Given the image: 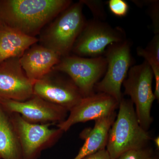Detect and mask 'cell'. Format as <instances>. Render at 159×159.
<instances>
[{
  "mask_svg": "<svg viewBox=\"0 0 159 159\" xmlns=\"http://www.w3.org/2000/svg\"><path fill=\"white\" fill-rule=\"evenodd\" d=\"M72 3L70 0H0V24L36 37Z\"/></svg>",
  "mask_w": 159,
  "mask_h": 159,
  "instance_id": "1",
  "label": "cell"
},
{
  "mask_svg": "<svg viewBox=\"0 0 159 159\" xmlns=\"http://www.w3.org/2000/svg\"><path fill=\"white\" fill-rule=\"evenodd\" d=\"M119 113L109 131L106 149L111 159H116L131 149L146 147L151 137L138 120L130 99L122 98Z\"/></svg>",
  "mask_w": 159,
  "mask_h": 159,
  "instance_id": "2",
  "label": "cell"
},
{
  "mask_svg": "<svg viewBox=\"0 0 159 159\" xmlns=\"http://www.w3.org/2000/svg\"><path fill=\"white\" fill-rule=\"evenodd\" d=\"M81 1L72 3L44 28L39 34L40 44L61 57L70 55L86 20Z\"/></svg>",
  "mask_w": 159,
  "mask_h": 159,
  "instance_id": "3",
  "label": "cell"
},
{
  "mask_svg": "<svg viewBox=\"0 0 159 159\" xmlns=\"http://www.w3.org/2000/svg\"><path fill=\"white\" fill-rule=\"evenodd\" d=\"M123 82L124 94L130 97L135 106L136 114L140 125L147 131L153 121L151 115L152 103L156 99L152 90L154 79L151 68L145 60L129 68Z\"/></svg>",
  "mask_w": 159,
  "mask_h": 159,
  "instance_id": "4",
  "label": "cell"
},
{
  "mask_svg": "<svg viewBox=\"0 0 159 159\" xmlns=\"http://www.w3.org/2000/svg\"><path fill=\"white\" fill-rule=\"evenodd\" d=\"M126 39L125 30L121 27H113L104 21L93 19L86 20L71 52L80 57H99L109 45Z\"/></svg>",
  "mask_w": 159,
  "mask_h": 159,
  "instance_id": "5",
  "label": "cell"
},
{
  "mask_svg": "<svg viewBox=\"0 0 159 159\" xmlns=\"http://www.w3.org/2000/svg\"><path fill=\"white\" fill-rule=\"evenodd\" d=\"M130 41L109 45L104 51L107 62L105 74L95 86V91L107 94L119 102L123 98L121 87L132 63Z\"/></svg>",
  "mask_w": 159,
  "mask_h": 159,
  "instance_id": "6",
  "label": "cell"
},
{
  "mask_svg": "<svg viewBox=\"0 0 159 159\" xmlns=\"http://www.w3.org/2000/svg\"><path fill=\"white\" fill-rule=\"evenodd\" d=\"M107 67L103 56L85 57L70 54L61 57L52 70L67 75L84 98L95 94V86L104 76Z\"/></svg>",
  "mask_w": 159,
  "mask_h": 159,
  "instance_id": "7",
  "label": "cell"
},
{
  "mask_svg": "<svg viewBox=\"0 0 159 159\" xmlns=\"http://www.w3.org/2000/svg\"><path fill=\"white\" fill-rule=\"evenodd\" d=\"M10 113L19 139L22 159H37L43 151L53 146L63 134L59 128H50L52 124L31 123L18 114Z\"/></svg>",
  "mask_w": 159,
  "mask_h": 159,
  "instance_id": "8",
  "label": "cell"
},
{
  "mask_svg": "<svg viewBox=\"0 0 159 159\" xmlns=\"http://www.w3.org/2000/svg\"><path fill=\"white\" fill-rule=\"evenodd\" d=\"M33 95L63 107L68 111L84 98L67 75L53 70L34 82Z\"/></svg>",
  "mask_w": 159,
  "mask_h": 159,
  "instance_id": "9",
  "label": "cell"
},
{
  "mask_svg": "<svg viewBox=\"0 0 159 159\" xmlns=\"http://www.w3.org/2000/svg\"><path fill=\"white\" fill-rule=\"evenodd\" d=\"M0 104L9 112L18 114L27 122L34 124H58L66 119L68 112L34 95L24 101L0 99Z\"/></svg>",
  "mask_w": 159,
  "mask_h": 159,
  "instance_id": "10",
  "label": "cell"
},
{
  "mask_svg": "<svg viewBox=\"0 0 159 159\" xmlns=\"http://www.w3.org/2000/svg\"><path fill=\"white\" fill-rule=\"evenodd\" d=\"M119 105L116 99L103 93L84 97L70 111L68 117L57 124V128L65 132L77 123L108 116L116 112Z\"/></svg>",
  "mask_w": 159,
  "mask_h": 159,
  "instance_id": "11",
  "label": "cell"
},
{
  "mask_svg": "<svg viewBox=\"0 0 159 159\" xmlns=\"http://www.w3.org/2000/svg\"><path fill=\"white\" fill-rule=\"evenodd\" d=\"M34 84L22 67L20 57L0 62V99L27 100L33 96Z\"/></svg>",
  "mask_w": 159,
  "mask_h": 159,
  "instance_id": "12",
  "label": "cell"
},
{
  "mask_svg": "<svg viewBox=\"0 0 159 159\" xmlns=\"http://www.w3.org/2000/svg\"><path fill=\"white\" fill-rule=\"evenodd\" d=\"M61 58L52 50L36 43L20 57V62L27 77L34 83L50 73Z\"/></svg>",
  "mask_w": 159,
  "mask_h": 159,
  "instance_id": "13",
  "label": "cell"
},
{
  "mask_svg": "<svg viewBox=\"0 0 159 159\" xmlns=\"http://www.w3.org/2000/svg\"><path fill=\"white\" fill-rule=\"evenodd\" d=\"M38 41L36 37L0 24V62L12 57H20Z\"/></svg>",
  "mask_w": 159,
  "mask_h": 159,
  "instance_id": "14",
  "label": "cell"
},
{
  "mask_svg": "<svg viewBox=\"0 0 159 159\" xmlns=\"http://www.w3.org/2000/svg\"><path fill=\"white\" fill-rule=\"evenodd\" d=\"M116 117V112L108 116L96 120L95 125L89 132L82 133L84 142L77 156L73 159H84L105 149L107 143L109 131Z\"/></svg>",
  "mask_w": 159,
  "mask_h": 159,
  "instance_id": "15",
  "label": "cell"
},
{
  "mask_svg": "<svg viewBox=\"0 0 159 159\" xmlns=\"http://www.w3.org/2000/svg\"><path fill=\"white\" fill-rule=\"evenodd\" d=\"M0 159H22L19 139L11 115L1 104Z\"/></svg>",
  "mask_w": 159,
  "mask_h": 159,
  "instance_id": "16",
  "label": "cell"
},
{
  "mask_svg": "<svg viewBox=\"0 0 159 159\" xmlns=\"http://www.w3.org/2000/svg\"><path fill=\"white\" fill-rule=\"evenodd\" d=\"M138 55L145 58L149 65L150 66L153 73L154 79L155 83V87L154 92L156 99H159V62L154 59L150 55L145 51V49L139 47L137 49Z\"/></svg>",
  "mask_w": 159,
  "mask_h": 159,
  "instance_id": "17",
  "label": "cell"
},
{
  "mask_svg": "<svg viewBox=\"0 0 159 159\" xmlns=\"http://www.w3.org/2000/svg\"><path fill=\"white\" fill-rule=\"evenodd\" d=\"M154 156L152 149L145 147L127 151L116 159H151Z\"/></svg>",
  "mask_w": 159,
  "mask_h": 159,
  "instance_id": "18",
  "label": "cell"
},
{
  "mask_svg": "<svg viewBox=\"0 0 159 159\" xmlns=\"http://www.w3.org/2000/svg\"><path fill=\"white\" fill-rule=\"evenodd\" d=\"M84 5H86L92 12L94 19L103 21L106 17L104 6L101 1L80 0Z\"/></svg>",
  "mask_w": 159,
  "mask_h": 159,
  "instance_id": "19",
  "label": "cell"
},
{
  "mask_svg": "<svg viewBox=\"0 0 159 159\" xmlns=\"http://www.w3.org/2000/svg\"><path fill=\"white\" fill-rule=\"evenodd\" d=\"M107 5L111 12L118 17L125 16L128 13L129 7L124 0H109Z\"/></svg>",
  "mask_w": 159,
  "mask_h": 159,
  "instance_id": "20",
  "label": "cell"
},
{
  "mask_svg": "<svg viewBox=\"0 0 159 159\" xmlns=\"http://www.w3.org/2000/svg\"><path fill=\"white\" fill-rule=\"evenodd\" d=\"M146 3L148 6V13L152 20L154 34H159V1H147Z\"/></svg>",
  "mask_w": 159,
  "mask_h": 159,
  "instance_id": "21",
  "label": "cell"
},
{
  "mask_svg": "<svg viewBox=\"0 0 159 159\" xmlns=\"http://www.w3.org/2000/svg\"><path fill=\"white\" fill-rule=\"evenodd\" d=\"M145 50L154 59L159 62V34H155Z\"/></svg>",
  "mask_w": 159,
  "mask_h": 159,
  "instance_id": "22",
  "label": "cell"
},
{
  "mask_svg": "<svg viewBox=\"0 0 159 159\" xmlns=\"http://www.w3.org/2000/svg\"><path fill=\"white\" fill-rule=\"evenodd\" d=\"M84 159H111L106 149L99 151Z\"/></svg>",
  "mask_w": 159,
  "mask_h": 159,
  "instance_id": "23",
  "label": "cell"
},
{
  "mask_svg": "<svg viewBox=\"0 0 159 159\" xmlns=\"http://www.w3.org/2000/svg\"><path fill=\"white\" fill-rule=\"evenodd\" d=\"M154 142L155 145L157 149H159V137H157L156 138L154 139Z\"/></svg>",
  "mask_w": 159,
  "mask_h": 159,
  "instance_id": "24",
  "label": "cell"
},
{
  "mask_svg": "<svg viewBox=\"0 0 159 159\" xmlns=\"http://www.w3.org/2000/svg\"><path fill=\"white\" fill-rule=\"evenodd\" d=\"M151 159H159L158 157L157 156H154Z\"/></svg>",
  "mask_w": 159,
  "mask_h": 159,
  "instance_id": "25",
  "label": "cell"
}]
</instances>
